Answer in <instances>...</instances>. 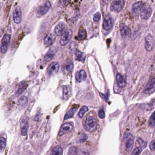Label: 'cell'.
Returning a JSON list of instances; mask_svg holds the SVG:
<instances>
[{
  "instance_id": "6da1fadb",
  "label": "cell",
  "mask_w": 155,
  "mask_h": 155,
  "mask_svg": "<svg viewBox=\"0 0 155 155\" xmlns=\"http://www.w3.org/2000/svg\"><path fill=\"white\" fill-rule=\"evenodd\" d=\"M85 128L90 133L95 132L97 129V123L96 118L89 116L86 118L84 124Z\"/></svg>"
},
{
  "instance_id": "7a4b0ae2",
  "label": "cell",
  "mask_w": 155,
  "mask_h": 155,
  "mask_svg": "<svg viewBox=\"0 0 155 155\" xmlns=\"http://www.w3.org/2000/svg\"><path fill=\"white\" fill-rule=\"evenodd\" d=\"M124 140L125 143L126 150L127 152H130L133 146V137L131 134L125 133L124 134Z\"/></svg>"
},
{
  "instance_id": "3957f363",
  "label": "cell",
  "mask_w": 155,
  "mask_h": 155,
  "mask_svg": "<svg viewBox=\"0 0 155 155\" xmlns=\"http://www.w3.org/2000/svg\"><path fill=\"white\" fill-rule=\"evenodd\" d=\"M119 28L122 38L125 40H129L132 34V32L130 28L126 25L123 23L120 24Z\"/></svg>"
},
{
  "instance_id": "277c9868",
  "label": "cell",
  "mask_w": 155,
  "mask_h": 155,
  "mask_svg": "<svg viewBox=\"0 0 155 155\" xmlns=\"http://www.w3.org/2000/svg\"><path fill=\"white\" fill-rule=\"evenodd\" d=\"M124 5V0H113L111 4V10L115 12H120L123 8Z\"/></svg>"
},
{
  "instance_id": "5b68a950",
  "label": "cell",
  "mask_w": 155,
  "mask_h": 155,
  "mask_svg": "<svg viewBox=\"0 0 155 155\" xmlns=\"http://www.w3.org/2000/svg\"><path fill=\"white\" fill-rule=\"evenodd\" d=\"M113 19L109 14L105 15L103 22V28L105 31H109L111 30L113 25Z\"/></svg>"
},
{
  "instance_id": "8992f818",
  "label": "cell",
  "mask_w": 155,
  "mask_h": 155,
  "mask_svg": "<svg viewBox=\"0 0 155 155\" xmlns=\"http://www.w3.org/2000/svg\"><path fill=\"white\" fill-rule=\"evenodd\" d=\"M72 35V31L71 30H67L62 35L60 39V44L62 46L66 45L71 40Z\"/></svg>"
},
{
  "instance_id": "52a82bcc",
  "label": "cell",
  "mask_w": 155,
  "mask_h": 155,
  "mask_svg": "<svg viewBox=\"0 0 155 155\" xmlns=\"http://www.w3.org/2000/svg\"><path fill=\"white\" fill-rule=\"evenodd\" d=\"M51 7L50 2L47 1L44 4L39 7L37 12V16L40 17L45 15L49 11Z\"/></svg>"
},
{
  "instance_id": "ba28073f",
  "label": "cell",
  "mask_w": 155,
  "mask_h": 155,
  "mask_svg": "<svg viewBox=\"0 0 155 155\" xmlns=\"http://www.w3.org/2000/svg\"><path fill=\"white\" fill-rule=\"evenodd\" d=\"M154 46V40L151 35H148L145 39V47L147 51H151Z\"/></svg>"
},
{
  "instance_id": "9c48e42d",
  "label": "cell",
  "mask_w": 155,
  "mask_h": 155,
  "mask_svg": "<svg viewBox=\"0 0 155 155\" xmlns=\"http://www.w3.org/2000/svg\"><path fill=\"white\" fill-rule=\"evenodd\" d=\"M10 40L11 36L10 35L6 34L4 35L1 43V52L2 53H5L7 51Z\"/></svg>"
},
{
  "instance_id": "30bf717a",
  "label": "cell",
  "mask_w": 155,
  "mask_h": 155,
  "mask_svg": "<svg viewBox=\"0 0 155 155\" xmlns=\"http://www.w3.org/2000/svg\"><path fill=\"white\" fill-rule=\"evenodd\" d=\"M155 90V78H152L150 79L145 87L144 92L147 94H150Z\"/></svg>"
},
{
  "instance_id": "8fae6325",
  "label": "cell",
  "mask_w": 155,
  "mask_h": 155,
  "mask_svg": "<svg viewBox=\"0 0 155 155\" xmlns=\"http://www.w3.org/2000/svg\"><path fill=\"white\" fill-rule=\"evenodd\" d=\"M29 127V119L27 116L23 117L20 124L21 133L23 136H25L27 134Z\"/></svg>"
},
{
  "instance_id": "7c38bea8",
  "label": "cell",
  "mask_w": 155,
  "mask_h": 155,
  "mask_svg": "<svg viewBox=\"0 0 155 155\" xmlns=\"http://www.w3.org/2000/svg\"><path fill=\"white\" fill-rule=\"evenodd\" d=\"M73 127L69 123H66L63 125L59 132V135L62 136L65 134H69L73 131Z\"/></svg>"
},
{
  "instance_id": "4fadbf2b",
  "label": "cell",
  "mask_w": 155,
  "mask_h": 155,
  "mask_svg": "<svg viewBox=\"0 0 155 155\" xmlns=\"http://www.w3.org/2000/svg\"><path fill=\"white\" fill-rule=\"evenodd\" d=\"M13 19L14 22L16 24H20L22 22V12L20 6H17L15 8L13 15Z\"/></svg>"
},
{
  "instance_id": "5bb4252c",
  "label": "cell",
  "mask_w": 155,
  "mask_h": 155,
  "mask_svg": "<svg viewBox=\"0 0 155 155\" xmlns=\"http://www.w3.org/2000/svg\"><path fill=\"white\" fill-rule=\"evenodd\" d=\"M60 65L58 62L52 63L48 67L47 72L49 75H53L56 74L59 72Z\"/></svg>"
},
{
  "instance_id": "9a60e30c",
  "label": "cell",
  "mask_w": 155,
  "mask_h": 155,
  "mask_svg": "<svg viewBox=\"0 0 155 155\" xmlns=\"http://www.w3.org/2000/svg\"><path fill=\"white\" fill-rule=\"evenodd\" d=\"M73 63L71 60L66 61L63 66V72L65 74H68L72 71L73 70Z\"/></svg>"
},
{
  "instance_id": "2e32d148",
  "label": "cell",
  "mask_w": 155,
  "mask_h": 155,
  "mask_svg": "<svg viewBox=\"0 0 155 155\" xmlns=\"http://www.w3.org/2000/svg\"><path fill=\"white\" fill-rule=\"evenodd\" d=\"M66 25L63 23H61L57 25L55 28L54 32L57 36H61L66 31Z\"/></svg>"
},
{
  "instance_id": "e0dca14e",
  "label": "cell",
  "mask_w": 155,
  "mask_h": 155,
  "mask_svg": "<svg viewBox=\"0 0 155 155\" xmlns=\"http://www.w3.org/2000/svg\"><path fill=\"white\" fill-rule=\"evenodd\" d=\"M152 13V8L149 6H146L141 11L140 15L142 19L146 20L150 18Z\"/></svg>"
},
{
  "instance_id": "ac0fdd59",
  "label": "cell",
  "mask_w": 155,
  "mask_h": 155,
  "mask_svg": "<svg viewBox=\"0 0 155 155\" xmlns=\"http://www.w3.org/2000/svg\"><path fill=\"white\" fill-rule=\"evenodd\" d=\"M28 84L25 81H22L18 86V88L15 92V95L16 97L19 96L28 87Z\"/></svg>"
},
{
  "instance_id": "d6986e66",
  "label": "cell",
  "mask_w": 155,
  "mask_h": 155,
  "mask_svg": "<svg viewBox=\"0 0 155 155\" xmlns=\"http://www.w3.org/2000/svg\"><path fill=\"white\" fill-rule=\"evenodd\" d=\"M55 35L52 33L47 35L44 40V43L46 46H50L52 45L56 41Z\"/></svg>"
},
{
  "instance_id": "ffe728a7",
  "label": "cell",
  "mask_w": 155,
  "mask_h": 155,
  "mask_svg": "<svg viewBox=\"0 0 155 155\" xmlns=\"http://www.w3.org/2000/svg\"><path fill=\"white\" fill-rule=\"evenodd\" d=\"M72 95V89L69 85L64 86L63 87V99L67 100Z\"/></svg>"
},
{
  "instance_id": "44dd1931",
  "label": "cell",
  "mask_w": 155,
  "mask_h": 155,
  "mask_svg": "<svg viewBox=\"0 0 155 155\" xmlns=\"http://www.w3.org/2000/svg\"><path fill=\"white\" fill-rule=\"evenodd\" d=\"M143 3L142 2H138L134 4L132 7V12L133 15H137L143 7Z\"/></svg>"
},
{
  "instance_id": "7402d4cb",
  "label": "cell",
  "mask_w": 155,
  "mask_h": 155,
  "mask_svg": "<svg viewBox=\"0 0 155 155\" xmlns=\"http://www.w3.org/2000/svg\"><path fill=\"white\" fill-rule=\"evenodd\" d=\"M56 50L54 47L50 48L44 57L45 61L46 62H49L53 58L56 52Z\"/></svg>"
},
{
  "instance_id": "603a6c76",
  "label": "cell",
  "mask_w": 155,
  "mask_h": 155,
  "mask_svg": "<svg viewBox=\"0 0 155 155\" xmlns=\"http://www.w3.org/2000/svg\"><path fill=\"white\" fill-rule=\"evenodd\" d=\"M116 81L117 85L120 88L124 87L126 86V82L125 78L121 74H118L116 76Z\"/></svg>"
},
{
  "instance_id": "cb8c5ba5",
  "label": "cell",
  "mask_w": 155,
  "mask_h": 155,
  "mask_svg": "<svg viewBox=\"0 0 155 155\" xmlns=\"http://www.w3.org/2000/svg\"><path fill=\"white\" fill-rule=\"evenodd\" d=\"M87 75L84 70H82L77 72L76 75V78L79 82H82L86 80Z\"/></svg>"
},
{
  "instance_id": "d4e9b609",
  "label": "cell",
  "mask_w": 155,
  "mask_h": 155,
  "mask_svg": "<svg viewBox=\"0 0 155 155\" xmlns=\"http://www.w3.org/2000/svg\"><path fill=\"white\" fill-rule=\"evenodd\" d=\"M28 99L26 97H21L18 101V108L20 109H22L24 108L28 104Z\"/></svg>"
},
{
  "instance_id": "484cf974",
  "label": "cell",
  "mask_w": 155,
  "mask_h": 155,
  "mask_svg": "<svg viewBox=\"0 0 155 155\" xmlns=\"http://www.w3.org/2000/svg\"><path fill=\"white\" fill-rule=\"evenodd\" d=\"M86 58V54L80 51H77L76 53V59L79 61L84 62Z\"/></svg>"
},
{
  "instance_id": "4316f807",
  "label": "cell",
  "mask_w": 155,
  "mask_h": 155,
  "mask_svg": "<svg viewBox=\"0 0 155 155\" xmlns=\"http://www.w3.org/2000/svg\"><path fill=\"white\" fill-rule=\"evenodd\" d=\"M77 110V108H72L68 110L65 115L64 120H67V119L72 117L76 113Z\"/></svg>"
},
{
  "instance_id": "83f0119b",
  "label": "cell",
  "mask_w": 155,
  "mask_h": 155,
  "mask_svg": "<svg viewBox=\"0 0 155 155\" xmlns=\"http://www.w3.org/2000/svg\"><path fill=\"white\" fill-rule=\"evenodd\" d=\"M62 154L63 150L61 147L57 146L52 149L51 155H62Z\"/></svg>"
},
{
  "instance_id": "f1b7e54d",
  "label": "cell",
  "mask_w": 155,
  "mask_h": 155,
  "mask_svg": "<svg viewBox=\"0 0 155 155\" xmlns=\"http://www.w3.org/2000/svg\"><path fill=\"white\" fill-rule=\"evenodd\" d=\"M86 37V31L84 29H81L78 32L77 39L80 41L85 40Z\"/></svg>"
},
{
  "instance_id": "f546056e",
  "label": "cell",
  "mask_w": 155,
  "mask_h": 155,
  "mask_svg": "<svg viewBox=\"0 0 155 155\" xmlns=\"http://www.w3.org/2000/svg\"><path fill=\"white\" fill-rule=\"evenodd\" d=\"M87 135L85 133H82L79 135V136L77 137L76 142L79 143H84L87 140Z\"/></svg>"
},
{
  "instance_id": "4dcf8cb0",
  "label": "cell",
  "mask_w": 155,
  "mask_h": 155,
  "mask_svg": "<svg viewBox=\"0 0 155 155\" xmlns=\"http://www.w3.org/2000/svg\"><path fill=\"white\" fill-rule=\"evenodd\" d=\"M88 111V107L86 106H83L81 108L79 113H78V116L79 117L82 118L84 116L86 112Z\"/></svg>"
},
{
  "instance_id": "1f68e13d",
  "label": "cell",
  "mask_w": 155,
  "mask_h": 155,
  "mask_svg": "<svg viewBox=\"0 0 155 155\" xmlns=\"http://www.w3.org/2000/svg\"><path fill=\"white\" fill-rule=\"evenodd\" d=\"M149 124L150 126L152 127H155V111L149 118Z\"/></svg>"
},
{
  "instance_id": "d6a6232c",
  "label": "cell",
  "mask_w": 155,
  "mask_h": 155,
  "mask_svg": "<svg viewBox=\"0 0 155 155\" xmlns=\"http://www.w3.org/2000/svg\"><path fill=\"white\" fill-rule=\"evenodd\" d=\"M6 145V140L5 138L4 137H1V151L2 152Z\"/></svg>"
},
{
  "instance_id": "836d02e7",
  "label": "cell",
  "mask_w": 155,
  "mask_h": 155,
  "mask_svg": "<svg viewBox=\"0 0 155 155\" xmlns=\"http://www.w3.org/2000/svg\"><path fill=\"white\" fill-rule=\"evenodd\" d=\"M77 151L75 147H71L69 148L68 151V155H77Z\"/></svg>"
},
{
  "instance_id": "e575fe53",
  "label": "cell",
  "mask_w": 155,
  "mask_h": 155,
  "mask_svg": "<svg viewBox=\"0 0 155 155\" xmlns=\"http://www.w3.org/2000/svg\"><path fill=\"white\" fill-rule=\"evenodd\" d=\"M101 19V14L99 12L96 13L93 15V21L95 22H98Z\"/></svg>"
},
{
  "instance_id": "d590c367",
  "label": "cell",
  "mask_w": 155,
  "mask_h": 155,
  "mask_svg": "<svg viewBox=\"0 0 155 155\" xmlns=\"http://www.w3.org/2000/svg\"><path fill=\"white\" fill-rule=\"evenodd\" d=\"M142 152L141 147H138L134 149L132 153V155H139Z\"/></svg>"
},
{
  "instance_id": "8d00e7d4",
  "label": "cell",
  "mask_w": 155,
  "mask_h": 155,
  "mask_svg": "<svg viewBox=\"0 0 155 155\" xmlns=\"http://www.w3.org/2000/svg\"><path fill=\"white\" fill-rule=\"evenodd\" d=\"M98 115H99V117L101 119H103L105 117L104 110L103 108V107L99 110Z\"/></svg>"
},
{
  "instance_id": "74e56055",
  "label": "cell",
  "mask_w": 155,
  "mask_h": 155,
  "mask_svg": "<svg viewBox=\"0 0 155 155\" xmlns=\"http://www.w3.org/2000/svg\"><path fill=\"white\" fill-rule=\"evenodd\" d=\"M77 155H90V153L87 151H80L77 152Z\"/></svg>"
},
{
  "instance_id": "f35d334b",
  "label": "cell",
  "mask_w": 155,
  "mask_h": 155,
  "mask_svg": "<svg viewBox=\"0 0 155 155\" xmlns=\"http://www.w3.org/2000/svg\"><path fill=\"white\" fill-rule=\"evenodd\" d=\"M150 148L153 151H155V139L153 140L150 143Z\"/></svg>"
},
{
  "instance_id": "ab89813d",
  "label": "cell",
  "mask_w": 155,
  "mask_h": 155,
  "mask_svg": "<svg viewBox=\"0 0 155 155\" xmlns=\"http://www.w3.org/2000/svg\"><path fill=\"white\" fill-rule=\"evenodd\" d=\"M111 0H102V2L104 5H108L110 3V2H111Z\"/></svg>"
},
{
  "instance_id": "60d3db41",
  "label": "cell",
  "mask_w": 155,
  "mask_h": 155,
  "mask_svg": "<svg viewBox=\"0 0 155 155\" xmlns=\"http://www.w3.org/2000/svg\"><path fill=\"white\" fill-rule=\"evenodd\" d=\"M68 1H69V0H62V4L63 5V6L66 5L68 3Z\"/></svg>"
}]
</instances>
